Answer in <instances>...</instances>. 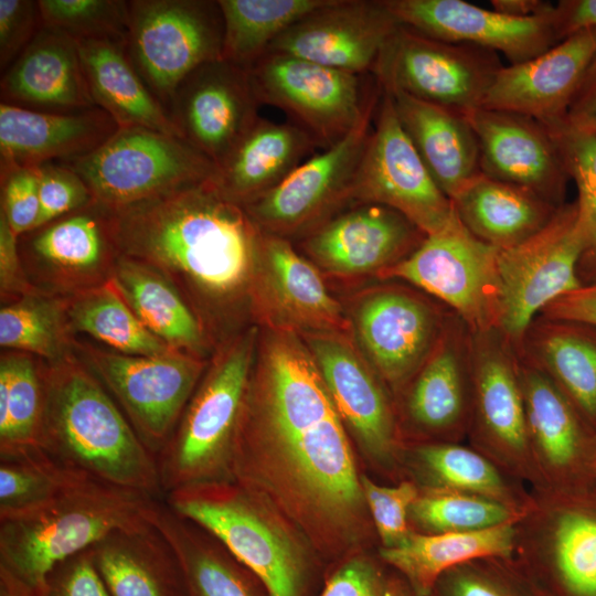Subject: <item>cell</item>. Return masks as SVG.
I'll return each instance as SVG.
<instances>
[{
	"label": "cell",
	"mask_w": 596,
	"mask_h": 596,
	"mask_svg": "<svg viewBox=\"0 0 596 596\" xmlns=\"http://www.w3.org/2000/svg\"><path fill=\"white\" fill-rule=\"evenodd\" d=\"M77 349L157 458L196 389L201 362L182 352L146 356L88 344Z\"/></svg>",
	"instance_id": "4fadbf2b"
},
{
	"label": "cell",
	"mask_w": 596,
	"mask_h": 596,
	"mask_svg": "<svg viewBox=\"0 0 596 596\" xmlns=\"http://www.w3.org/2000/svg\"><path fill=\"white\" fill-rule=\"evenodd\" d=\"M177 513L215 536L264 585L268 596H317L328 566L301 531L255 491L230 481L167 493Z\"/></svg>",
	"instance_id": "277c9868"
},
{
	"label": "cell",
	"mask_w": 596,
	"mask_h": 596,
	"mask_svg": "<svg viewBox=\"0 0 596 596\" xmlns=\"http://www.w3.org/2000/svg\"><path fill=\"white\" fill-rule=\"evenodd\" d=\"M150 520L174 546L189 596H268L260 581L215 536L173 511L163 499L155 502Z\"/></svg>",
	"instance_id": "e575fe53"
},
{
	"label": "cell",
	"mask_w": 596,
	"mask_h": 596,
	"mask_svg": "<svg viewBox=\"0 0 596 596\" xmlns=\"http://www.w3.org/2000/svg\"><path fill=\"white\" fill-rule=\"evenodd\" d=\"M30 585L0 568V596H32Z\"/></svg>",
	"instance_id": "e7e4bbea"
},
{
	"label": "cell",
	"mask_w": 596,
	"mask_h": 596,
	"mask_svg": "<svg viewBox=\"0 0 596 596\" xmlns=\"http://www.w3.org/2000/svg\"><path fill=\"white\" fill-rule=\"evenodd\" d=\"M71 332L64 300L41 292L15 299L0 310V344L2 348L50 360L51 364L68 356Z\"/></svg>",
	"instance_id": "ee69618b"
},
{
	"label": "cell",
	"mask_w": 596,
	"mask_h": 596,
	"mask_svg": "<svg viewBox=\"0 0 596 596\" xmlns=\"http://www.w3.org/2000/svg\"><path fill=\"white\" fill-rule=\"evenodd\" d=\"M0 92L1 103L33 110L71 113L97 107L77 41L45 25L2 73Z\"/></svg>",
	"instance_id": "603a6c76"
},
{
	"label": "cell",
	"mask_w": 596,
	"mask_h": 596,
	"mask_svg": "<svg viewBox=\"0 0 596 596\" xmlns=\"http://www.w3.org/2000/svg\"><path fill=\"white\" fill-rule=\"evenodd\" d=\"M534 577L552 596H596V517L561 513L553 525L550 564Z\"/></svg>",
	"instance_id": "b9f144b4"
},
{
	"label": "cell",
	"mask_w": 596,
	"mask_h": 596,
	"mask_svg": "<svg viewBox=\"0 0 596 596\" xmlns=\"http://www.w3.org/2000/svg\"><path fill=\"white\" fill-rule=\"evenodd\" d=\"M141 323L175 351H196L199 321L179 289L155 268L119 255L110 275Z\"/></svg>",
	"instance_id": "8d00e7d4"
},
{
	"label": "cell",
	"mask_w": 596,
	"mask_h": 596,
	"mask_svg": "<svg viewBox=\"0 0 596 596\" xmlns=\"http://www.w3.org/2000/svg\"><path fill=\"white\" fill-rule=\"evenodd\" d=\"M89 553L110 596H189L182 562L151 520L109 533Z\"/></svg>",
	"instance_id": "4316f807"
},
{
	"label": "cell",
	"mask_w": 596,
	"mask_h": 596,
	"mask_svg": "<svg viewBox=\"0 0 596 596\" xmlns=\"http://www.w3.org/2000/svg\"><path fill=\"white\" fill-rule=\"evenodd\" d=\"M492 10L513 18H531L550 11L553 3L543 0H491Z\"/></svg>",
	"instance_id": "be15d7a7"
},
{
	"label": "cell",
	"mask_w": 596,
	"mask_h": 596,
	"mask_svg": "<svg viewBox=\"0 0 596 596\" xmlns=\"http://www.w3.org/2000/svg\"><path fill=\"white\" fill-rule=\"evenodd\" d=\"M38 2L43 25L58 29L76 41L127 40L128 1L40 0Z\"/></svg>",
	"instance_id": "681fc988"
},
{
	"label": "cell",
	"mask_w": 596,
	"mask_h": 596,
	"mask_svg": "<svg viewBox=\"0 0 596 596\" xmlns=\"http://www.w3.org/2000/svg\"><path fill=\"white\" fill-rule=\"evenodd\" d=\"M519 363L530 445L549 467L564 469L583 444L577 411L547 375L521 358Z\"/></svg>",
	"instance_id": "f35d334b"
},
{
	"label": "cell",
	"mask_w": 596,
	"mask_h": 596,
	"mask_svg": "<svg viewBox=\"0 0 596 596\" xmlns=\"http://www.w3.org/2000/svg\"><path fill=\"white\" fill-rule=\"evenodd\" d=\"M248 73L259 105L283 110L322 149L342 140L383 92L372 74H351L279 54H265Z\"/></svg>",
	"instance_id": "ba28073f"
},
{
	"label": "cell",
	"mask_w": 596,
	"mask_h": 596,
	"mask_svg": "<svg viewBox=\"0 0 596 596\" xmlns=\"http://www.w3.org/2000/svg\"><path fill=\"white\" fill-rule=\"evenodd\" d=\"M466 117L478 139L485 175L526 189L555 206L566 203L571 179L556 142L542 123L483 107Z\"/></svg>",
	"instance_id": "ac0fdd59"
},
{
	"label": "cell",
	"mask_w": 596,
	"mask_h": 596,
	"mask_svg": "<svg viewBox=\"0 0 596 596\" xmlns=\"http://www.w3.org/2000/svg\"><path fill=\"white\" fill-rule=\"evenodd\" d=\"M368 551L352 554L327 572L317 596H387L391 574Z\"/></svg>",
	"instance_id": "db71d44e"
},
{
	"label": "cell",
	"mask_w": 596,
	"mask_h": 596,
	"mask_svg": "<svg viewBox=\"0 0 596 596\" xmlns=\"http://www.w3.org/2000/svg\"><path fill=\"white\" fill-rule=\"evenodd\" d=\"M448 320V319H447ZM446 321L423 299L382 290L364 300L358 315L361 341L392 386L409 381L428 356Z\"/></svg>",
	"instance_id": "44dd1931"
},
{
	"label": "cell",
	"mask_w": 596,
	"mask_h": 596,
	"mask_svg": "<svg viewBox=\"0 0 596 596\" xmlns=\"http://www.w3.org/2000/svg\"><path fill=\"white\" fill-rule=\"evenodd\" d=\"M519 355L491 329L470 331V377L473 409L481 433L511 455L530 445Z\"/></svg>",
	"instance_id": "484cf974"
},
{
	"label": "cell",
	"mask_w": 596,
	"mask_h": 596,
	"mask_svg": "<svg viewBox=\"0 0 596 596\" xmlns=\"http://www.w3.org/2000/svg\"><path fill=\"white\" fill-rule=\"evenodd\" d=\"M365 503L382 547L400 544L408 534L409 510L418 498L417 487L411 481L396 486H380L361 475Z\"/></svg>",
	"instance_id": "816d5d0a"
},
{
	"label": "cell",
	"mask_w": 596,
	"mask_h": 596,
	"mask_svg": "<svg viewBox=\"0 0 596 596\" xmlns=\"http://www.w3.org/2000/svg\"><path fill=\"white\" fill-rule=\"evenodd\" d=\"M393 573L390 576L387 596H417L398 574Z\"/></svg>",
	"instance_id": "03108f58"
},
{
	"label": "cell",
	"mask_w": 596,
	"mask_h": 596,
	"mask_svg": "<svg viewBox=\"0 0 596 596\" xmlns=\"http://www.w3.org/2000/svg\"><path fill=\"white\" fill-rule=\"evenodd\" d=\"M258 106L248 71L216 60L181 82L168 113L180 138L217 169L259 118Z\"/></svg>",
	"instance_id": "2e32d148"
},
{
	"label": "cell",
	"mask_w": 596,
	"mask_h": 596,
	"mask_svg": "<svg viewBox=\"0 0 596 596\" xmlns=\"http://www.w3.org/2000/svg\"><path fill=\"white\" fill-rule=\"evenodd\" d=\"M541 316L551 319H563L596 326V284L585 285L565 294L541 312Z\"/></svg>",
	"instance_id": "94428289"
},
{
	"label": "cell",
	"mask_w": 596,
	"mask_h": 596,
	"mask_svg": "<svg viewBox=\"0 0 596 596\" xmlns=\"http://www.w3.org/2000/svg\"><path fill=\"white\" fill-rule=\"evenodd\" d=\"M128 11V55L168 113L175 89L189 74L222 60L219 1L130 0Z\"/></svg>",
	"instance_id": "9c48e42d"
},
{
	"label": "cell",
	"mask_w": 596,
	"mask_h": 596,
	"mask_svg": "<svg viewBox=\"0 0 596 596\" xmlns=\"http://www.w3.org/2000/svg\"><path fill=\"white\" fill-rule=\"evenodd\" d=\"M223 18L222 60L249 70L297 20L328 0H217Z\"/></svg>",
	"instance_id": "ab89813d"
},
{
	"label": "cell",
	"mask_w": 596,
	"mask_h": 596,
	"mask_svg": "<svg viewBox=\"0 0 596 596\" xmlns=\"http://www.w3.org/2000/svg\"><path fill=\"white\" fill-rule=\"evenodd\" d=\"M386 92L432 178L453 201L482 174L478 139L466 115L402 92Z\"/></svg>",
	"instance_id": "f1b7e54d"
},
{
	"label": "cell",
	"mask_w": 596,
	"mask_h": 596,
	"mask_svg": "<svg viewBox=\"0 0 596 596\" xmlns=\"http://www.w3.org/2000/svg\"><path fill=\"white\" fill-rule=\"evenodd\" d=\"M63 163L108 211L206 182L217 170L182 138L140 126L119 127L96 150Z\"/></svg>",
	"instance_id": "52a82bcc"
},
{
	"label": "cell",
	"mask_w": 596,
	"mask_h": 596,
	"mask_svg": "<svg viewBox=\"0 0 596 596\" xmlns=\"http://www.w3.org/2000/svg\"><path fill=\"white\" fill-rule=\"evenodd\" d=\"M118 128L99 107L53 113L0 103V167L77 159L100 147Z\"/></svg>",
	"instance_id": "7402d4cb"
},
{
	"label": "cell",
	"mask_w": 596,
	"mask_h": 596,
	"mask_svg": "<svg viewBox=\"0 0 596 596\" xmlns=\"http://www.w3.org/2000/svg\"><path fill=\"white\" fill-rule=\"evenodd\" d=\"M412 377L406 400L411 421L429 433L459 429L467 416L471 377L470 330L458 316L448 318L433 350Z\"/></svg>",
	"instance_id": "f546056e"
},
{
	"label": "cell",
	"mask_w": 596,
	"mask_h": 596,
	"mask_svg": "<svg viewBox=\"0 0 596 596\" xmlns=\"http://www.w3.org/2000/svg\"><path fill=\"white\" fill-rule=\"evenodd\" d=\"M39 2L0 0V68L3 73L42 28Z\"/></svg>",
	"instance_id": "6f0895ef"
},
{
	"label": "cell",
	"mask_w": 596,
	"mask_h": 596,
	"mask_svg": "<svg viewBox=\"0 0 596 596\" xmlns=\"http://www.w3.org/2000/svg\"><path fill=\"white\" fill-rule=\"evenodd\" d=\"M596 58V30L572 35L529 61L502 66L483 108L513 111L542 124L563 120Z\"/></svg>",
	"instance_id": "ffe728a7"
},
{
	"label": "cell",
	"mask_w": 596,
	"mask_h": 596,
	"mask_svg": "<svg viewBox=\"0 0 596 596\" xmlns=\"http://www.w3.org/2000/svg\"><path fill=\"white\" fill-rule=\"evenodd\" d=\"M84 74L95 106L119 127L140 126L179 136L170 116L135 68L126 41H77Z\"/></svg>",
	"instance_id": "836d02e7"
},
{
	"label": "cell",
	"mask_w": 596,
	"mask_h": 596,
	"mask_svg": "<svg viewBox=\"0 0 596 596\" xmlns=\"http://www.w3.org/2000/svg\"><path fill=\"white\" fill-rule=\"evenodd\" d=\"M380 99L342 140L313 153L275 189L244 206L255 224L278 232L297 230L351 196Z\"/></svg>",
	"instance_id": "e0dca14e"
},
{
	"label": "cell",
	"mask_w": 596,
	"mask_h": 596,
	"mask_svg": "<svg viewBox=\"0 0 596 596\" xmlns=\"http://www.w3.org/2000/svg\"><path fill=\"white\" fill-rule=\"evenodd\" d=\"M512 522L461 533L409 532L393 547H380L379 557L393 568L417 596H430L437 581L459 565L489 558H507L514 546Z\"/></svg>",
	"instance_id": "d6a6232c"
},
{
	"label": "cell",
	"mask_w": 596,
	"mask_h": 596,
	"mask_svg": "<svg viewBox=\"0 0 596 596\" xmlns=\"http://www.w3.org/2000/svg\"><path fill=\"white\" fill-rule=\"evenodd\" d=\"M63 300L71 332L85 333L111 351L146 356L179 352L141 323L111 277L96 286L74 291Z\"/></svg>",
	"instance_id": "74e56055"
},
{
	"label": "cell",
	"mask_w": 596,
	"mask_h": 596,
	"mask_svg": "<svg viewBox=\"0 0 596 596\" xmlns=\"http://www.w3.org/2000/svg\"><path fill=\"white\" fill-rule=\"evenodd\" d=\"M0 288L2 297L17 299L39 292L28 280L19 247V236L0 213Z\"/></svg>",
	"instance_id": "680465c9"
},
{
	"label": "cell",
	"mask_w": 596,
	"mask_h": 596,
	"mask_svg": "<svg viewBox=\"0 0 596 596\" xmlns=\"http://www.w3.org/2000/svg\"><path fill=\"white\" fill-rule=\"evenodd\" d=\"M361 475L319 369L297 344L278 342L260 380L248 384L233 480L287 517L330 568L368 551L376 535Z\"/></svg>",
	"instance_id": "6da1fadb"
},
{
	"label": "cell",
	"mask_w": 596,
	"mask_h": 596,
	"mask_svg": "<svg viewBox=\"0 0 596 596\" xmlns=\"http://www.w3.org/2000/svg\"><path fill=\"white\" fill-rule=\"evenodd\" d=\"M384 1L402 24L441 41L501 53L510 64L536 57L558 43L553 7L541 15L513 18L462 0Z\"/></svg>",
	"instance_id": "d6986e66"
},
{
	"label": "cell",
	"mask_w": 596,
	"mask_h": 596,
	"mask_svg": "<svg viewBox=\"0 0 596 596\" xmlns=\"http://www.w3.org/2000/svg\"><path fill=\"white\" fill-rule=\"evenodd\" d=\"M317 148L295 124L259 117L217 167L213 183L226 200L244 207L280 184Z\"/></svg>",
	"instance_id": "83f0119b"
},
{
	"label": "cell",
	"mask_w": 596,
	"mask_h": 596,
	"mask_svg": "<svg viewBox=\"0 0 596 596\" xmlns=\"http://www.w3.org/2000/svg\"><path fill=\"white\" fill-rule=\"evenodd\" d=\"M351 196L396 210L426 235L455 212L403 129L392 96L383 89Z\"/></svg>",
	"instance_id": "5bb4252c"
},
{
	"label": "cell",
	"mask_w": 596,
	"mask_h": 596,
	"mask_svg": "<svg viewBox=\"0 0 596 596\" xmlns=\"http://www.w3.org/2000/svg\"><path fill=\"white\" fill-rule=\"evenodd\" d=\"M39 169L40 210L34 230L93 204L83 179L63 162H46Z\"/></svg>",
	"instance_id": "f5cc1de1"
},
{
	"label": "cell",
	"mask_w": 596,
	"mask_h": 596,
	"mask_svg": "<svg viewBox=\"0 0 596 596\" xmlns=\"http://www.w3.org/2000/svg\"><path fill=\"white\" fill-rule=\"evenodd\" d=\"M453 203L461 223L476 237L498 249L513 247L535 235L560 207L526 189L483 173Z\"/></svg>",
	"instance_id": "d590c367"
},
{
	"label": "cell",
	"mask_w": 596,
	"mask_h": 596,
	"mask_svg": "<svg viewBox=\"0 0 596 596\" xmlns=\"http://www.w3.org/2000/svg\"><path fill=\"white\" fill-rule=\"evenodd\" d=\"M499 249L476 237L456 211L401 262L385 268L445 304L471 332L497 329L500 316Z\"/></svg>",
	"instance_id": "30bf717a"
},
{
	"label": "cell",
	"mask_w": 596,
	"mask_h": 596,
	"mask_svg": "<svg viewBox=\"0 0 596 596\" xmlns=\"http://www.w3.org/2000/svg\"><path fill=\"white\" fill-rule=\"evenodd\" d=\"M502 66L493 51L441 41L401 23L373 75L386 91L467 115L482 107Z\"/></svg>",
	"instance_id": "7c38bea8"
},
{
	"label": "cell",
	"mask_w": 596,
	"mask_h": 596,
	"mask_svg": "<svg viewBox=\"0 0 596 596\" xmlns=\"http://www.w3.org/2000/svg\"><path fill=\"white\" fill-rule=\"evenodd\" d=\"M566 120L572 127L596 136V58L571 103Z\"/></svg>",
	"instance_id": "6125c7cd"
},
{
	"label": "cell",
	"mask_w": 596,
	"mask_h": 596,
	"mask_svg": "<svg viewBox=\"0 0 596 596\" xmlns=\"http://www.w3.org/2000/svg\"><path fill=\"white\" fill-rule=\"evenodd\" d=\"M84 479L39 446L0 453V520L33 512Z\"/></svg>",
	"instance_id": "7bdbcfd3"
},
{
	"label": "cell",
	"mask_w": 596,
	"mask_h": 596,
	"mask_svg": "<svg viewBox=\"0 0 596 596\" xmlns=\"http://www.w3.org/2000/svg\"><path fill=\"white\" fill-rule=\"evenodd\" d=\"M108 221L119 255L155 268L178 289L189 284L213 295L244 283L257 243L255 222L213 179L108 211Z\"/></svg>",
	"instance_id": "7a4b0ae2"
},
{
	"label": "cell",
	"mask_w": 596,
	"mask_h": 596,
	"mask_svg": "<svg viewBox=\"0 0 596 596\" xmlns=\"http://www.w3.org/2000/svg\"><path fill=\"white\" fill-rule=\"evenodd\" d=\"M552 28L557 42L596 30V0L558 1L552 9Z\"/></svg>",
	"instance_id": "91938a15"
},
{
	"label": "cell",
	"mask_w": 596,
	"mask_h": 596,
	"mask_svg": "<svg viewBox=\"0 0 596 596\" xmlns=\"http://www.w3.org/2000/svg\"><path fill=\"white\" fill-rule=\"evenodd\" d=\"M493 558L469 562L446 572L430 596H552L530 573Z\"/></svg>",
	"instance_id": "f907efd6"
},
{
	"label": "cell",
	"mask_w": 596,
	"mask_h": 596,
	"mask_svg": "<svg viewBox=\"0 0 596 596\" xmlns=\"http://www.w3.org/2000/svg\"><path fill=\"white\" fill-rule=\"evenodd\" d=\"M38 446L88 479L163 499L156 456L98 377L78 361L45 368Z\"/></svg>",
	"instance_id": "3957f363"
},
{
	"label": "cell",
	"mask_w": 596,
	"mask_h": 596,
	"mask_svg": "<svg viewBox=\"0 0 596 596\" xmlns=\"http://www.w3.org/2000/svg\"><path fill=\"white\" fill-rule=\"evenodd\" d=\"M415 460L435 490L478 494L508 504V488L498 470L480 454L453 444H426Z\"/></svg>",
	"instance_id": "7dc6e473"
},
{
	"label": "cell",
	"mask_w": 596,
	"mask_h": 596,
	"mask_svg": "<svg viewBox=\"0 0 596 596\" xmlns=\"http://www.w3.org/2000/svg\"><path fill=\"white\" fill-rule=\"evenodd\" d=\"M543 125L556 142L577 189L575 201L583 234L578 276L583 286L596 284V136L572 127L566 118Z\"/></svg>",
	"instance_id": "f6af8a7d"
},
{
	"label": "cell",
	"mask_w": 596,
	"mask_h": 596,
	"mask_svg": "<svg viewBox=\"0 0 596 596\" xmlns=\"http://www.w3.org/2000/svg\"><path fill=\"white\" fill-rule=\"evenodd\" d=\"M312 345L332 401L365 458L376 467L390 468L397 451L396 427L382 387L339 342L323 339Z\"/></svg>",
	"instance_id": "d4e9b609"
},
{
	"label": "cell",
	"mask_w": 596,
	"mask_h": 596,
	"mask_svg": "<svg viewBox=\"0 0 596 596\" xmlns=\"http://www.w3.org/2000/svg\"><path fill=\"white\" fill-rule=\"evenodd\" d=\"M252 339L233 345L192 394L157 456L163 498L188 486L230 481L238 422L249 384Z\"/></svg>",
	"instance_id": "8992f818"
},
{
	"label": "cell",
	"mask_w": 596,
	"mask_h": 596,
	"mask_svg": "<svg viewBox=\"0 0 596 596\" xmlns=\"http://www.w3.org/2000/svg\"><path fill=\"white\" fill-rule=\"evenodd\" d=\"M20 251L35 266L74 283L113 269L119 256L113 242L108 211L93 204L19 237Z\"/></svg>",
	"instance_id": "4dcf8cb0"
},
{
	"label": "cell",
	"mask_w": 596,
	"mask_h": 596,
	"mask_svg": "<svg viewBox=\"0 0 596 596\" xmlns=\"http://www.w3.org/2000/svg\"><path fill=\"white\" fill-rule=\"evenodd\" d=\"M45 398V368L24 353L1 358L0 453L38 446Z\"/></svg>",
	"instance_id": "60d3db41"
},
{
	"label": "cell",
	"mask_w": 596,
	"mask_h": 596,
	"mask_svg": "<svg viewBox=\"0 0 596 596\" xmlns=\"http://www.w3.org/2000/svg\"><path fill=\"white\" fill-rule=\"evenodd\" d=\"M583 234L576 201L561 205L535 235L499 249L500 316L497 330L519 354L524 333L558 297L583 286Z\"/></svg>",
	"instance_id": "8fae6325"
},
{
	"label": "cell",
	"mask_w": 596,
	"mask_h": 596,
	"mask_svg": "<svg viewBox=\"0 0 596 596\" xmlns=\"http://www.w3.org/2000/svg\"><path fill=\"white\" fill-rule=\"evenodd\" d=\"M509 504L487 497L449 490L418 496L409 521L427 534L475 532L510 523Z\"/></svg>",
	"instance_id": "bcb514c9"
},
{
	"label": "cell",
	"mask_w": 596,
	"mask_h": 596,
	"mask_svg": "<svg viewBox=\"0 0 596 596\" xmlns=\"http://www.w3.org/2000/svg\"><path fill=\"white\" fill-rule=\"evenodd\" d=\"M158 498L84 479L42 508L0 520V568L35 587L58 563L109 533L150 520Z\"/></svg>",
	"instance_id": "5b68a950"
},
{
	"label": "cell",
	"mask_w": 596,
	"mask_h": 596,
	"mask_svg": "<svg viewBox=\"0 0 596 596\" xmlns=\"http://www.w3.org/2000/svg\"><path fill=\"white\" fill-rule=\"evenodd\" d=\"M400 24L384 0H328L291 24L270 44L266 54L292 56L356 75H373Z\"/></svg>",
	"instance_id": "9a60e30c"
},
{
	"label": "cell",
	"mask_w": 596,
	"mask_h": 596,
	"mask_svg": "<svg viewBox=\"0 0 596 596\" xmlns=\"http://www.w3.org/2000/svg\"><path fill=\"white\" fill-rule=\"evenodd\" d=\"M518 355L547 375L576 411L596 423V326L538 315Z\"/></svg>",
	"instance_id": "1f68e13d"
},
{
	"label": "cell",
	"mask_w": 596,
	"mask_h": 596,
	"mask_svg": "<svg viewBox=\"0 0 596 596\" xmlns=\"http://www.w3.org/2000/svg\"><path fill=\"white\" fill-rule=\"evenodd\" d=\"M32 596H110L89 549L54 566L32 589Z\"/></svg>",
	"instance_id": "9f6ffc18"
},
{
	"label": "cell",
	"mask_w": 596,
	"mask_h": 596,
	"mask_svg": "<svg viewBox=\"0 0 596 596\" xmlns=\"http://www.w3.org/2000/svg\"><path fill=\"white\" fill-rule=\"evenodd\" d=\"M1 210L17 236L34 230L39 210L38 167H0Z\"/></svg>",
	"instance_id": "11a10c76"
},
{
	"label": "cell",
	"mask_w": 596,
	"mask_h": 596,
	"mask_svg": "<svg viewBox=\"0 0 596 596\" xmlns=\"http://www.w3.org/2000/svg\"><path fill=\"white\" fill-rule=\"evenodd\" d=\"M425 237L396 210L366 203L326 222L310 236L307 247L331 269L363 273L401 262Z\"/></svg>",
	"instance_id": "cb8c5ba5"
},
{
	"label": "cell",
	"mask_w": 596,
	"mask_h": 596,
	"mask_svg": "<svg viewBox=\"0 0 596 596\" xmlns=\"http://www.w3.org/2000/svg\"><path fill=\"white\" fill-rule=\"evenodd\" d=\"M263 244L274 284L285 304L306 316L332 319L338 308L316 268L280 237L267 236Z\"/></svg>",
	"instance_id": "c3c4849f"
}]
</instances>
